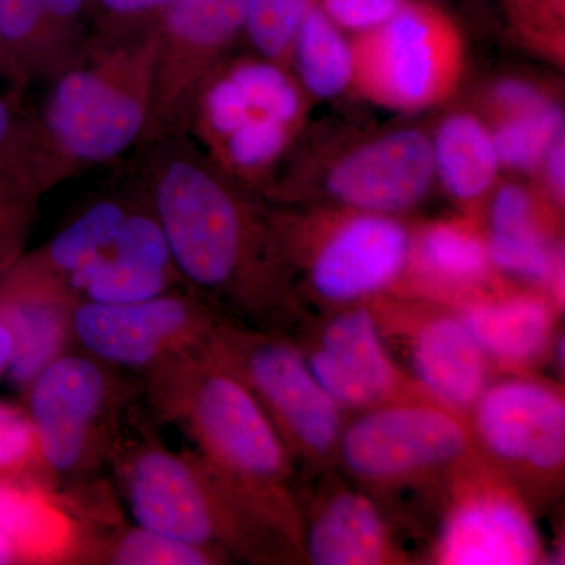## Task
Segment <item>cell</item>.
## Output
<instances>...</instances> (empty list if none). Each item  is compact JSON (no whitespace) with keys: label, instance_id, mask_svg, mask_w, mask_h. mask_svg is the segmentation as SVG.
Wrapping results in <instances>:
<instances>
[{"label":"cell","instance_id":"3","mask_svg":"<svg viewBox=\"0 0 565 565\" xmlns=\"http://www.w3.org/2000/svg\"><path fill=\"white\" fill-rule=\"evenodd\" d=\"M122 426L109 456L115 486L134 523L221 553L230 563L302 559L280 526L195 449L162 444L151 429Z\"/></svg>","mask_w":565,"mask_h":565},{"label":"cell","instance_id":"15","mask_svg":"<svg viewBox=\"0 0 565 565\" xmlns=\"http://www.w3.org/2000/svg\"><path fill=\"white\" fill-rule=\"evenodd\" d=\"M407 230L381 214L345 222L316 252L310 267L316 296L333 305L360 302L384 291L411 258Z\"/></svg>","mask_w":565,"mask_h":565},{"label":"cell","instance_id":"10","mask_svg":"<svg viewBox=\"0 0 565 565\" xmlns=\"http://www.w3.org/2000/svg\"><path fill=\"white\" fill-rule=\"evenodd\" d=\"M245 20L247 0H172L163 7L154 20L158 50L141 141L185 136L200 88Z\"/></svg>","mask_w":565,"mask_h":565},{"label":"cell","instance_id":"33","mask_svg":"<svg viewBox=\"0 0 565 565\" xmlns=\"http://www.w3.org/2000/svg\"><path fill=\"white\" fill-rule=\"evenodd\" d=\"M41 6L52 43L70 66L84 50L77 46V31L92 0H41Z\"/></svg>","mask_w":565,"mask_h":565},{"label":"cell","instance_id":"5","mask_svg":"<svg viewBox=\"0 0 565 565\" xmlns=\"http://www.w3.org/2000/svg\"><path fill=\"white\" fill-rule=\"evenodd\" d=\"M76 348L44 364L22 390L36 460L58 479H79L109 462L141 393L132 381Z\"/></svg>","mask_w":565,"mask_h":565},{"label":"cell","instance_id":"8","mask_svg":"<svg viewBox=\"0 0 565 565\" xmlns=\"http://www.w3.org/2000/svg\"><path fill=\"white\" fill-rule=\"evenodd\" d=\"M223 319L189 288L131 303L77 300L71 310V343L141 377L174 356L206 348Z\"/></svg>","mask_w":565,"mask_h":565},{"label":"cell","instance_id":"41","mask_svg":"<svg viewBox=\"0 0 565 565\" xmlns=\"http://www.w3.org/2000/svg\"><path fill=\"white\" fill-rule=\"evenodd\" d=\"M14 341L9 326L0 319V381L7 379L11 360H13Z\"/></svg>","mask_w":565,"mask_h":565},{"label":"cell","instance_id":"37","mask_svg":"<svg viewBox=\"0 0 565 565\" xmlns=\"http://www.w3.org/2000/svg\"><path fill=\"white\" fill-rule=\"evenodd\" d=\"M490 222H492V230L535 223L530 195L519 185H504L494 196Z\"/></svg>","mask_w":565,"mask_h":565},{"label":"cell","instance_id":"29","mask_svg":"<svg viewBox=\"0 0 565 565\" xmlns=\"http://www.w3.org/2000/svg\"><path fill=\"white\" fill-rule=\"evenodd\" d=\"M490 263L526 280L552 282L559 305V259L535 223L514 228L490 230L487 243Z\"/></svg>","mask_w":565,"mask_h":565},{"label":"cell","instance_id":"42","mask_svg":"<svg viewBox=\"0 0 565 565\" xmlns=\"http://www.w3.org/2000/svg\"><path fill=\"white\" fill-rule=\"evenodd\" d=\"M24 559L20 546L14 544L13 539L0 531V564L20 563Z\"/></svg>","mask_w":565,"mask_h":565},{"label":"cell","instance_id":"27","mask_svg":"<svg viewBox=\"0 0 565 565\" xmlns=\"http://www.w3.org/2000/svg\"><path fill=\"white\" fill-rule=\"evenodd\" d=\"M418 258L435 280L471 285L484 280L490 258L487 244L471 230L455 223H435L419 237Z\"/></svg>","mask_w":565,"mask_h":565},{"label":"cell","instance_id":"35","mask_svg":"<svg viewBox=\"0 0 565 565\" xmlns=\"http://www.w3.org/2000/svg\"><path fill=\"white\" fill-rule=\"evenodd\" d=\"M404 7V0H326L329 17L343 28H381Z\"/></svg>","mask_w":565,"mask_h":565},{"label":"cell","instance_id":"17","mask_svg":"<svg viewBox=\"0 0 565 565\" xmlns=\"http://www.w3.org/2000/svg\"><path fill=\"white\" fill-rule=\"evenodd\" d=\"M416 384L435 401L467 415L489 385V359L459 313L415 318L407 333Z\"/></svg>","mask_w":565,"mask_h":565},{"label":"cell","instance_id":"9","mask_svg":"<svg viewBox=\"0 0 565 565\" xmlns=\"http://www.w3.org/2000/svg\"><path fill=\"white\" fill-rule=\"evenodd\" d=\"M299 114V96L277 66L243 62L212 71L193 104L189 129L237 172H256L277 159L288 126Z\"/></svg>","mask_w":565,"mask_h":565},{"label":"cell","instance_id":"32","mask_svg":"<svg viewBox=\"0 0 565 565\" xmlns=\"http://www.w3.org/2000/svg\"><path fill=\"white\" fill-rule=\"evenodd\" d=\"M40 193L0 192V280L25 253Z\"/></svg>","mask_w":565,"mask_h":565},{"label":"cell","instance_id":"18","mask_svg":"<svg viewBox=\"0 0 565 565\" xmlns=\"http://www.w3.org/2000/svg\"><path fill=\"white\" fill-rule=\"evenodd\" d=\"M302 556L315 565H384L399 552L373 498L340 487L302 511Z\"/></svg>","mask_w":565,"mask_h":565},{"label":"cell","instance_id":"13","mask_svg":"<svg viewBox=\"0 0 565 565\" xmlns=\"http://www.w3.org/2000/svg\"><path fill=\"white\" fill-rule=\"evenodd\" d=\"M299 348L318 384L341 408L404 399V374L390 355L377 316L367 308L340 311L323 323L313 345Z\"/></svg>","mask_w":565,"mask_h":565},{"label":"cell","instance_id":"25","mask_svg":"<svg viewBox=\"0 0 565 565\" xmlns=\"http://www.w3.org/2000/svg\"><path fill=\"white\" fill-rule=\"evenodd\" d=\"M50 169L41 148L36 118L0 96V192H35L52 188Z\"/></svg>","mask_w":565,"mask_h":565},{"label":"cell","instance_id":"36","mask_svg":"<svg viewBox=\"0 0 565 565\" xmlns=\"http://www.w3.org/2000/svg\"><path fill=\"white\" fill-rule=\"evenodd\" d=\"M172 0H92L111 28H131L156 20Z\"/></svg>","mask_w":565,"mask_h":565},{"label":"cell","instance_id":"26","mask_svg":"<svg viewBox=\"0 0 565 565\" xmlns=\"http://www.w3.org/2000/svg\"><path fill=\"white\" fill-rule=\"evenodd\" d=\"M297 63L303 82L315 95H338L352 76V54L326 13L311 7L296 41Z\"/></svg>","mask_w":565,"mask_h":565},{"label":"cell","instance_id":"16","mask_svg":"<svg viewBox=\"0 0 565 565\" xmlns=\"http://www.w3.org/2000/svg\"><path fill=\"white\" fill-rule=\"evenodd\" d=\"M434 169L433 148L422 134L394 132L338 163L329 189L341 202L360 210L399 212L422 200Z\"/></svg>","mask_w":565,"mask_h":565},{"label":"cell","instance_id":"12","mask_svg":"<svg viewBox=\"0 0 565 565\" xmlns=\"http://www.w3.org/2000/svg\"><path fill=\"white\" fill-rule=\"evenodd\" d=\"M476 448L505 478L559 482L565 465V401L557 386L512 377L487 385L470 412Z\"/></svg>","mask_w":565,"mask_h":565},{"label":"cell","instance_id":"14","mask_svg":"<svg viewBox=\"0 0 565 565\" xmlns=\"http://www.w3.org/2000/svg\"><path fill=\"white\" fill-rule=\"evenodd\" d=\"M76 302L68 282L35 252L24 253L0 280V319L14 341L7 379L21 392L44 364L73 348L70 321Z\"/></svg>","mask_w":565,"mask_h":565},{"label":"cell","instance_id":"24","mask_svg":"<svg viewBox=\"0 0 565 565\" xmlns=\"http://www.w3.org/2000/svg\"><path fill=\"white\" fill-rule=\"evenodd\" d=\"M68 286L77 300L99 303L140 302L188 288L178 273L126 262L109 250L71 275Z\"/></svg>","mask_w":565,"mask_h":565},{"label":"cell","instance_id":"31","mask_svg":"<svg viewBox=\"0 0 565 565\" xmlns=\"http://www.w3.org/2000/svg\"><path fill=\"white\" fill-rule=\"evenodd\" d=\"M313 0H247L245 29L266 57L280 58L296 41Z\"/></svg>","mask_w":565,"mask_h":565},{"label":"cell","instance_id":"7","mask_svg":"<svg viewBox=\"0 0 565 565\" xmlns=\"http://www.w3.org/2000/svg\"><path fill=\"white\" fill-rule=\"evenodd\" d=\"M478 455L463 415L430 397H404L343 427L337 459L356 481L384 490L452 473Z\"/></svg>","mask_w":565,"mask_h":565},{"label":"cell","instance_id":"28","mask_svg":"<svg viewBox=\"0 0 565 565\" xmlns=\"http://www.w3.org/2000/svg\"><path fill=\"white\" fill-rule=\"evenodd\" d=\"M0 39L28 79H54L66 68L47 32L41 0H0Z\"/></svg>","mask_w":565,"mask_h":565},{"label":"cell","instance_id":"1","mask_svg":"<svg viewBox=\"0 0 565 565\" xmlns=\"http://www.w3.org/2000/svg\"><path fill=\"white\" fill-rule=\"evenodd\" d=\"M148 141L151 211L184 285L226 321L285 332L294 321L269 239L241 200L182 143Z\"/></svg>","mask_w":565,"mask_h":565},{"label":"cell","instance_id":"38","mask_svg":"<svg viewBox=\"0 0 565 565\" xmlns=\"http://www.w3.org/2000/svg\"><path fill=\"white\" fill-rule=\"evenodd\" d=\"M494 96H497V103L511 115L541 109L548 104L534 87L520 81L501 82L494 90Z\"/></svg>","mask_w":565,"mask_h":565},{"label":"cell","instance_id":"21","mask_svg":"<svg viewBox=\"0 0 565 565\" xmlns=\"http://www.w3.org/2000/svg\"><path fill=\"white\" fill-rule=\"evenodd\" d=\"M62 563L99 565H221V553L167 537L137 523H85L66 535Z\"/></svg>","mask_w":565,"mask_h":565},{"label":"cell","instance_id":"20","mask_svg":"<svg viewBox=\"0 0 565 565\" xmlns=\"http://www.w3.org/2000/svg\"><path fill=\"white\" fill-rule=\"evenodd\" d=\"M459 315L489 362L492 360L501 366L533 364L552 345L555 313L541 297L479 300Z\"/></svg>","mask_w":565,"mask_h":565},{"label":"cell","instance_id":"23","mask_svg":"<svg viewBox=\"0 0 565 565\" xmlns=\"http://www.w3.org/2000/svg\"><path fill=\"white\" fill-rule=\"evenodd\" d=\"M131 204L120 200H103L92 204L77 217L35 250L41 263L68 282L71 275L79 273L93 259L98 258L117 239Z\"/></svg>","mask_w":565,"mask_h":565},{"label":"cell","instance_id":"2","mask_svg":"<svg viewBox=\"0 0 565 565\" xmlns=\"http://www.w3.org/2000/svg\"><path fill=\"white\" fill-rule=\"evenodd\" d=\"M139 379L152 419L181 430L192 449L269 515L302 555L297 463L244 382L207 345Z\"/></svg>","mask_w":565,"mask_h":565},{"label":"cell","instance_id":"6","mask_svg":"<svg viewBox=\"0 0 565 565\" xmlns=\"http://www.w3.org/2000/svg\"><path fill=\"white\" fill-rule=\"evenodd\" d=\"M207 348L250 390L294 462L318 467L337 459L341 407L318 384L296 341L223 319Z\"/></svg>","mask_w":565,"mask_h":565},{"label":"cell","instance_id":"11","mask_svg":"<svg viewBox=\"0 0 565 565\" xmlns=\"http://www.w3.org/2000/svg\"><path fill=\"white\" fill-rule=\"evenodd\" d=\"M433 561L441 565H530L544 545L516 487L481 455L459 465Z\"/></svg>","mask_w":565,"mask_h":565},{"label":"cell","instance_id":"19","mask_svg":"<svg viewBox=\"0 0 565 565\" xmlns=\"http://www.w3.org/2000/svg\"><path fill=\"white\" fill-rule=\"evenodd\" d=\"M440 32L434 17L403 7L375 33L373 73L386 98L399 106H422L440 81Z\"/></svg>","mask_w":565,"mask_h":565},{"label":"cell","instance_id":"40","mask_svg":"<svg viewBox=\"0 0 565 565\" xmlns=\"http://www.w3.org/2000/svg\"><path fill=\"white\" fill-rule=\"evenodd\" d=\"M0 76L10 81L14 87H21L24 84L25 74L22 73L21 66L14 61L13 55L7 50L6 43L0 39Z\"/></svg>","mask_w":565,"mask_h":565},{"label":"cell","instance_id":"4","mask_svg":"<svg viewBox=\"0 0 565 565\" xmlns=\"http://www.w3.org/2000/svg\"><path fill=\"white\" fill-rule=\"evenodd\" d=\"M154 21L111 28L54 77L39 125L52 181L109 162L143 140L154 74Z\"/></svg>","mask_w":565,"mask_h":565},{"label":"cell","instance_id":"22","mask_svg":"<svg viewBox=\"0 0 565 565\" xmlns=\"http://www.w3.org/2000/svg\"><path fill=\"white\" fill-rule=\"evenodd\" d=\"M434 162L446 189L460 200L482 195L500 166L493 137L468 115H455L440 126Z\"/></svg>","mask_w":565,"mask_h":565},{"label":"cell","instance_id":"30","mask_svg":"<svg viewBox=\"0 0 565 565\" xmlns=\"http://www.w3.org/2000/svg\"><path fill=\"white\" fill-rule=\"evenodd\" d=\"M564 134V117L552 104L541 109L512 114L494 134L498 159L514 169H533Z\"/></svg>","mask_w":565,"mask_h":565},{"label":"cell","instance_id":"39","mask_svg":"<svg viewBox=\"0 0 565 565\" xmlns=\"http://www.w3.org/2000/svg\"><path fill=\"white\" fill-rule=\"evenodd\" d=\"M548 177L556 195L563 200L565 191L564 134L557 137L555 143H553L552 148L548 150Z\"/></svg>","mask_w":565,"mask_h":565},{"label":"cell","instance_id":"34","mask_svg":"<svg viewBox=\"0 0 565 565\" xmlns=\"http://www.w3.org/2000/svg\"><path fill=\"white\" fill-rule=\"evenodd\" d=\"M35 457V440L24 412L0 404V476Z\"/></svg>","mask_w":565,"mask_h":565}]
</instances>
